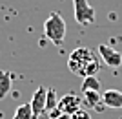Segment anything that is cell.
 Segmentation results:
<instances>
[{
    "label": "cell",
    "instance_id": "1",
    "mask_svg": "<svg viewBox=\"0 0 122 119\" xmlns=\"http://www.w3.org/2000/svg\"><path fill=\"white\" fill-rule=\"evenodd\" d=\"M67 68L71 70V73L84 79V77L97 75V72L100 70V62L89 48H75L69 53Z\"/></svg>",
    "mask_w": 122,
    "mask_h": 119
},
{
    "label": "cell",
    "instance_id": "2",
    "mask_svg": "<svg viewBox=\"0 0 122 119\" xmlns=\"http://www.w3.org/2000/svg\"><path fill=\"white\" fill-rule=\"evenodd\" d=\"M66 20L60 17V13H51L44 22V35L49 39L55 46H60L66 39Z\"/></svg>",
    "mask_w": 122,
    "mask_h": 119
},
{
    "label": "cell",
    "instance_id": "3",
    "mask_svg": "<svg viewBox=\"0 0 122 119\" xmlns=\"http://www.w3.org/2000/svg\"><path fill=\"white\" fill-rule=\"evenodd\" d=\"M73 2V13H75V20L82 26H89V24H95L97 20V15H95V9L93 6H89L87 0H71Z\"/></svg>",
    "mask_w": 122,
    "mask_h": 119
},
{
    "label": "cell",
    "instance_id": "4",
    "mask_svg": "<svg viewBox=\"0 0 122 119\" xmlns=\"http://www.w3.org/2000/svg\"><path fill=\"white\" fill-rule=\"evenodd\" d=\"M82 106V99L80 95H76V93H66L64 97L58 99V110H60L62 114L66 115H73L75 112H78Z\"/></svg>",
    "mask_w": 122,
    "mask_h": 119
},
{
    "label": "cell",
    "instance_id": "5",
    "mask_svg": "<svg viewBox=\"0 0 122 119\" xmlns=\"http://www.w3.org/2000/svg\"><path fill=\"white\" fill-rule=\"evenodd\" d=\"M98 55L109 68L122 66V53L117 51L115 48H111L109 44H98Z\"/></svg>",
    "mask_w": 122,
    "mask_h": 119
},
{
    "label": "cell",
    "instance_id": "6",
    "mask_svg": "<svg viewBox=\"0 0 122 119\" xmlns=\"http://www.w3.org/2000/svg\"><path fill=\"white\" fill-rule=\"evenodd\" d=\"M46 99H47V88L38 86L31 97V108H33V115H35L33 119H36L40 114L46 112Z\"/></svg>",
    "mask_w": 122,
    "mask_h": 119
},
{
    "label": "cell",
    "instance_id": "7",
    "mask_svg": "<svg viewBox=\"0 0 122 119\" xmlns=\"http://www.w3.org/2000/svg\"><path fill=\"white\" fill-rule=\"evenodd\" d=\"M102 104L107 108H122V92L120 90H106L102 93Z\"/></svg>",
    "mask_w": 122,
    "mask_h": 119
},
{
    "label": "cell",
    "instance_id": "8",
    "mask_svg": "<svg viewBox=\"0 0 122 119\" xmlns=\"http://www.w3.org/2000/svg\"><path fill=\"white\" fill-rule=\"evenodd\" d=\"M11 83H13V77H11L9 72L5 70H0V99H4L11 90Z\"/></svg>",
    "mask_w": 122,
    "mask_h": 119
},
{
    "label": "cell",
    "instance_id": "9",
    "mask_svg": "<svg viewBox=\"0 0 122 119\" xmlns=\"http://www.w3.org/2000/svg\"><path fill=\"white\" fill-rule=\"evenodd\" d=\"M84 93V99H86V104L87 106H93L97 108L98 103H102V95L98 90H87V92H82Z\"/></svg>",
    "mask_w": 122,
    "mask_h": 119
},
{
    "label": "cell",
    "instance_id": "10",
    "mask_svg": "<svg viewBox=\"0 0 122 119\" xmlns=\"http://www.w3.org/2000/svg\"><path fill=\"white\" fill-rule=\"evenodd\" d=\"M33 117H35V115H33L31 103H24V104H20V106L15 110V115H13V119H33Z\"/></svg>",
    "mask_w": 122,
    "mask_h": 119
},
{
    "label": "cell",
    "instance_id": "11",
    "mask_svg": "<svg viewBox=\"0 0 122 119\" xmlns=\"http://www.w3.org/2000/svg\"><path fill=\"white\" fill-rule=\"evenodd\" d=\"M55 108H58V99H56L55 88L47 90V99H46V112H53Z\"/></svg>",
    "mask_w": 122,
    "mask_h": 119
},
{
    "label": "cell",
    "instance_id": "12",
    "mask_svg": "<svg viewBox=\"0 0 122 119\" xmlns=\"http://www.w3.org/2000/svg\"><path fill=\"white\" fill-rule=\"evenodd\" d=\"M87 90H100V81L95 75L84 77V81H82V92H87Z\"/></svg>",
    "mask_w": 122,
    "mask_h": 119
},
{
    "label": "cell",
    "instance_id": "13",
    "mask_svg": "<svg viewBox=\"0 0 122 119\" xmlns=\"http://www.w3.org/2000/svg\"><path fill=\"white\" fill-rule=\"evenodd\" d=\"M69 119H91V114L89 112H86V110H78V112H75V114L71 115Z\"/></svg>",
    "mask_w": 122,
    "mask_h": 119
},
{
    "label": "cell",
    "instance_id": "14",
    "mask_svg": "<svg viewBox=\"0 0 122 119\" xmlns=\"http://www.w3.org/2000/svg\"><path fill=\"white\" fill-rule=\"evenodd\" d=\"M36 119H51V117H49V114H47V112H44V114H40Z\"/></svg>",
    "mask_w": 122,
    "mask_h": 119
},
{
    "label": "cell",
    "instance_id": "15",
    "mask_svg": "<svg viewBox=\"0 0 122 119\" xmlns=\"http://www.w3.org/2000/svg\"><path fill=\"white\" fill-rule=\"evenodd\" d=\"M69 117H71V115H66V114H60V115H58V117H55V119H69Z\"/></svg>",
    "mask_w": 122,
    "mask_h": 119
}]
</instances>
